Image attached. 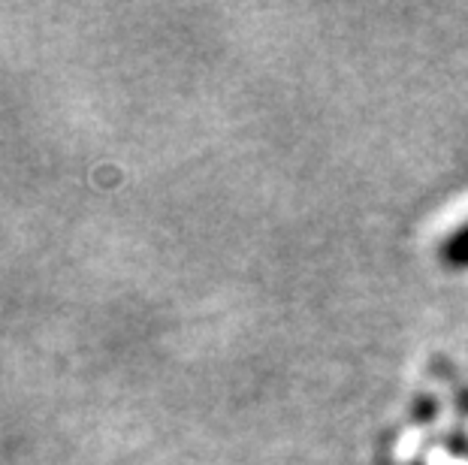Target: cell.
Listing matches in <instances>:
<instances>
[{"mask_svg":"<svg viewBox=\"0 0 468 465\" xmlns=\"http://www.w3.org/2000/svg\"><path fill=\"white\" fill-rule=\"evenodd\" d=\"M441 260L453 269H465L468 266V224L460 227L453 236H447V242L441 245Z\"/></svg>","mask_w":468,"mask_h":465,"instance_id":"cell-1","label":"cell"},{"mask_svg":"<svg viewBox=\"0 0 468 465\" xmlns=\"http://www.w3.org/2000/svg\"><path fill=\"white\" fill-rule=\"evenodd\" d=\"M435 408H438V405H435V399H420V402H417V420H432L435 417Z\"/></svg>","mask_w":468,"mask_h":465,"instance_id":"cell-2","label":"cell"}]
</instances>
